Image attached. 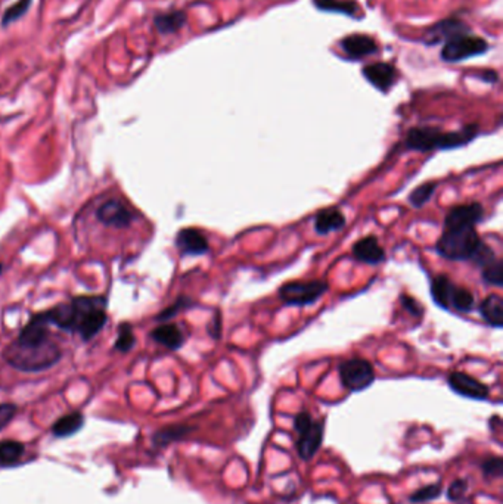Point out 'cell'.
I'll return each mask as SVG.
<instances>
[{
    "mask_svg": "<svg viewBox=\"0 0 503 504\" xmlns=\"http://www.w3.org/2000/svg\"><path fill=\"white\" fill-rule=\"evenodd\" d=\"M2 270H4V266H2V263H0V274H2Z\"/></svg>",
    "mask_w": 503,
    "mask_h": 504,
    "instance_id": "39",
    "label": "cell"
},
{
    "mask_svg": "<svg viewBox=\"0 0 503 504\" xmlns=\"http://www.w3.org/2000/svg\"><path fill=\"white\" fill-rule=\"evenodd\" d=\"M346 217L338 207H329L319 211L314 217V230L319 235L338 232L346 226Z\"/></svg>",
    "mask_w": 503,
    "mask_h": 504,
    "instance_id": "17",
    "label": "cell"
},
{
    "mask_svg": "<svg viewBox=\"0 0 503 504\" xmlns=\"http://www.w3.org/2000/svg\"><path fill=\"white\" fill-rule=\"evenodd\" d=\"M470 488V483L467 479H456L451 483V487L447 488V498L451 501H460L465 498V494H467Z\"/></svg>",
    "mask_w": 503,
    "mask_h": 504,
    "instance_id": "34",
    "label": "cell"
},
{
    "mask_svg": "<svg viewBox=\"0 0 503 504\" xmlns=\"http://www.w3.org/2000/svg\"><path fill=\"white\" fill-rule=\"evenodd\" d=\"M475 306V298L470 289H465L458 286L455 291V295L452 298V306L451 308L459 311V313H470Z\"/></svg>",
    "mask_w": 503,
    "mask_h": 504,
    "instance_id": "28",
    "label": "cell"
},
{
    "mask_svg": "<svg viewBox=\"0 0 503 504\" xmlns=\"http://www.w3.org/2000/svg\"><path fill=\"white\" fill-rule=\"evenodd\" d=\"M136 344V336L133 333L132 326L128 323H123L118 327V335L117 340L114 342V348L120 352H128Z\"/></svg>",
    "mask_w": 503,
    "mask_h": 504,
    "instance_id": "29",
    "label": "cell"
},
{
    "mask_svg": "<svg viewBox=\"0 0 503 504\" xmlns=\"http://www.w3.org/2000/svg\"><path fill=\"white\" fill-rule=\"evenodd\" d=\"M447 383H449L453 392L465 398L482 401L487 400L490 396V389L487 385H484L478 379L463 371H452L449 378H447Z\"/></svg>",
    "mask_w": 503,
    "mask_h": 504,
    "instance_id": "11",
    "label": "cell"
},
{
    "mask_svg": "<svg viewBox=\"0 0 503 504\" xmlns=\"http://www.w3.org/2000/svg\"><path fill=\"white\" fill-rule=\"evenodd\" d=\"M328 292V282L316 280H294L279 288V298L287 306L306 307L314 304Z\"/></svg>",
    "mask_w": 503,
    "mask_h": 504,
    "instance_id": "7",
    "label": "cell"
},
{
    "mask_svg": "<svg viewBox=\"0 0 503 504\" xmlns=\"http://www.w3.org/2000/svg\"><path fill=\"white\" fill-rule=\"evenodd\" d=\"M437 183L436 181H426L421 186H418L416 189L412 191V194L409 195V202L412 203V207L415 208H421L426 202H430L436 189H437Z\"/></svg>",
    "mask_w": 503,
    "mask_h": 504,
    "instance_id": "26",
    "label": "cell"
},
{
    "mask_svg": "<svg viewBox=\"0 0 503 504\" xmlns=\"http://www.w3.org/2000/svg\"><path fill=\"white\" fill-rule=\"evenodd\" d=\"M353 257L365 264H380L385 259V251L375 236L359 239L351 248Z\"/></svg>",
    "mask_w": 503,
    "mask_h": 504,
    "instance_id": "16",
    "label": "cell"
},
{
    "mask_svg": "<svg viewBox=\"0 0 503 504\" xmlns=\"http://www.w3.org/2000/svg\"><path fill=\"white\" fill-rule=\"evenodd\" d=\"M191 431H192V427L184 426V425L170 426V427H165V429H162V431L157 432L154 437V441L157 442V445L162 447V445H167L173 441L184 438Z\"/></svg>",
    "mask_w": 503,
    "mask_h": 504,
    "instance_id": "25",
    "label": "cell"
},
{
    "mask_svg": "<svg viewBox=\"0 0 503 504\" xmlns=\"http://www.w3.org/2000/svg\"><path fill=\"white\" fill-rule=\"evenodd\" d=\"M186 21H188V15L183 11H172L165 13H158L154 18V26L160 34H175L180 31Z\"/></svg>",
    "mask_w": 503,
    "mask_h": 504,
    "instance_id": "22",
    "label": "cell"
},
{
    "mask_svg": "<svg viewBox=\"0 0 503 504\" xmlns=\"http://www.w3.org/2000/svg\"><path fill=\"white\" fill-rule=\"evenodd\" d=\"M176 247L182 255H192V257L204 255L210 248L206 235H204L201 230L192 228L182 229L176 235Z\"/></svg>",
    "mask_w": 503,
    "mask_h": 504,
    "instance_id": "15",
    "label": "cell"
},
{
    "mask_svg": "<svg viewBox=\"0 0 503 504\" xmlns=\"http://www.w3.org/2000/svg\"><path fill=\"white\" fill-rule=\"evenodd\" d=\"M338 46L343 50L346 58L353 62L362 61L372 55H377L380 50L378 42L374 37L363 33H355L343 37L338 42Z\"/></svg>",
    "mask_w": 503,
    "mask_h": 504,
    "instance_id": "10",
    "label": "cell"
},
{
    "mask_svg": "<svg viewBox=\"0 0 503 504\" xmlns=\"http://www.w3.org/2000/svg\"><path fill=\"white\" fill-rule=\"evenodd\" d=\"M62 351L52 340L40 344H26L16 340L4 351V359L21 371H42L61 360Z\"/></svg>",
    "mask_w": 503,
    "mask_h": 504,
    "instance_id": "3",
    "label": "cell"
},
{
    "mask_svg": "<svg viewBox=\"0 0 503 504\" xmlns=\"http://www.w3.org/2000/svg\"><path fill=\"white\" fill-rule=\"evenodd\" d=\"M481 276H482V280L486 284H489L492 286L502 288L503 286V263H502V259L496 258V259L492 261V263L481 267Z\"/></svg>",
    "mask_w": 503,
    "mask_h": 504,
    "instance_id": "27",
    "label": "cell"
},
{
    "mask_svg": "<svg viewBox=\"0 0 503 504\" xmlns=\"http://www.w3.org/2000/svg\"><path fill=\"white\" fill-rule=\"evenodd\" d=\"M480 314L487 325L500 329L503 326V300L497 293H492L481 301Z\"/></svg>",
    "mask_w": 503,
    "mask_h": 504,
    "instance_id": "21",
    "label": "cell"
},
{
    "mask_svg": "<svg viewBox=\"0 0 503 504\" xmlns=\"http://www.w3.org/2000/svg\"><path fill=\"white\" fill-rule=\"evenodd\" d=\"M16 415V405L13 404H0V431L5 426H8V423L15 418Z\"/></svg>",
    "mask_w": 503,
    "mask_h": 504,
    "instance_id": "35",
    "label": "cell"
},
{
    "mask_svg": "<svg viewBox=\"0 0 503 504\" xmlns=\"http://www.w3.org/2000/svg\"><path fill=\"white\" fill-rule=\"evenodd\" d=\"M294 429L297 432L298 457L304 461L311 460L324 442V422L314 420L307 412H300L294 418Z\"/></svg>",
    "mask_w": 503,
    "mask_h": 504,
    "instance_id": "5",
    "label": "cell"
},
{
    "mask_svg": "<svg viewBox=\"0 0 503 504\" xmlns=\"http://www.w3.org/2000/svg\"><path fill=\"white\" fill-rule=\"evenodd\" d=\"M456 288L458 286L453 284V280L449 276L446 274L436 276L431 280V296L434 303L444 310H451L452 298L455 295Z\"/></svg>",
    "mask_w": 503,
    "mask_h": 504,
    "instance_id": "18",
    "label": "cell"
},
{
    "mask_svg": "<svg viewBox=\"0 0 503 504\" xmlns=\"http://www.w3.org/2000/svg\"><path fill=\"white\" fill-rule=\"evenodd\" d=\"M31 4H33V0H18V2H15L13 5H11V6L5 11L4 16H2V26H4V27H8V26H11L12 23L20 20L21 16H24V15L27 13V11L30 9Z\"/></svg>",
    "mask_w": 503,
    "mask_h": 504,
    "instance_id": "30",
    "label": "cell"
},
{
    "mask_svg": "<svg viewBox=\"0 0 503 504\" xmlns=\"http://www.w3.org/2000/svg\"><path fill=\"white\" fill-rule=\"evenodd\" d=\"M471 31L472 30L467 23L459 20V18L451 16V18H444V20L436 23L434 26H431L430 28H428L425 31V34L422 35L421 42L425 46L431 47V46H437V45L446 43L447 40L453 39L455 35H459V34H463V33H471Z\"/></svg>",
    "mask_w": 503,
    "mask_h": 504,
    "instance_id": "9",
    "label": "cell"
},
{
    "mask_svg": "<svg viewBox=\"0 0 503 504\" xmlns=\"http://www.w3.org/2000/svg\"><path fill=\"white\" fill-rule=\"evenodd\" d=\"M482 240L475 228L444 229L436 244V251L440 257L451 261L472 259Z\"/></svg>",
    "mask_w": 503,
    "mask_h": 504,
    "instance_id": "4",
    "label": "cell"
},
{
    "mask_svg": "<svg viewBox=\"0 0 503 504\" xmlns=\"http://www.w3.org/2000/svg\"><path fill=\"white\" fill-rule=\"evenodd\" d=\"M338 376L344 388L351 392H360L375 381V370L365 359H348L340 363Z\"/></svg>",
    "mask_w": 503,
    "mask_h": 504,
    "instance_id": "8",
    "label": "cell"
},
{
    "mask_svg": "<svg viewBox=\"0 0 503 504\" xmlns=\"http://www.w3.org/2000/svg\"><path fill=\"white\" fill-rule=\"evenodd\" d=\"M220 332H221V325H220V317L219 314L214 317L213 322L209 326V333L213 336V338L219 340L220 338Z\"/></svg>",
    "mask_w": 503,
    "mask_h": 504,
    "instance_id": "38",
    "label": "cell"
},
{
    "mask_svg": "<svg viewBox=\"0 0 503 504\" xmlns=\"http://www.w3.org/2000/svg\"><path fill=\"white\" fill-rule=\"evenodd\" d=\"M153 340L158 344H161L162 347L169 348L172 351H176L179 348H182V345L184 344V333L183 330L173 323H165L158 326L157 329H154L151 332Z\"/></svg>",
    "mask_w": 503,
    "mask_h": 504,
    "instance_id": "20",
    "label": "cell"
},
{
    "mask_svg": "<svg viewBox=\"0 0 503 504\" xmlns=\"http://www.w3.org/2000/svg\"><path fill=\"white\" fill-rule=\"evenodd\" d=\"M475 77L480 79L484 83H497L499 82V72H496L494 69H482L481 72L475 74Z\"/></svg>",
    "mask_w": 503,
    "mask_h": 504,
    "instance_id": "37",
    "label": "cell"
},
{
    "mask_svg": "<svg viewBox=\"0 0 503 504\" xmlns=\"http://www.w3.org/2000/svg\"><path fill=\"white\" fill-rule=\"evenodd\" d=\"M24 454V445L18 441L5 439L0 441V466H8L21 459Z\"/></svg>",
    "mask_w": 503,
    "mask_h": 504,
    "instance_id": "24",
    "label": "cell"
},
{
    "mask_svg": "<svg viewBox=\"0 0 503 504\" xmlns=\"http://www.w3.org/2000/svg\"><path fill=\"white\" fill-rule=\"evenodd\" d=\"M443 494V485L441 483H430L425 485L422 488H418L416 491H414L409 497L412 503H428L437 500L438 497H441Z\"/></svg>",
    "mask_w": 503,
    "mask_h": 504,
    "instance_id": "31",
    "label": "cell"
},
{
    "mask_svg": "<svg viewBox=\"0 0 503 504\" xmlns=\"http://www.w3.org/2000/svg\"><path fill=\"white\" fill-rule=\"evenodd\" d=\"M489 50L490 45L486 39L472 34V31L463 33L441 45L440 60L447 64H458L475 58V56L486 55Z\"/></svg>",
    "mask_w": 503,
    "mask_h": 504,
    "instance_id": "6",
    "label": "cell"
},
{
    "mask_svg": "<svg viewBox=\"0 0 503 504\" xmlns=\"http://www.w3.org/2000/svg\"><path fill=\"white\" fill-rule=\"evenodd\" d=\"M84 423V418L82 413L74 412L60 418L52 426V434L57 438H68L79 432Z\"/></svg>",
    "mask_w": 503,
    "mask_h": 504,
    "instance_id": "23",
    "label": "cell"
},
{
    "mask_svg": "<svg viewBox=\"0 0 503 504\" xmlns=\"http://www.w3.org/2000/svg\"><path fill=\"white\" fill-rule=\"evenodd\" d=\"M192 306H194L192 300H189V298H186V296H180V298H177V301H176L173 306H170L169 308L162 310V311L158 314L157 320H160V322L170 320V319H173L175 315H177L182 310H186V308H189V307H192Z\"/></svg>",
    "mask_w": 503,
    "mask_h": 504,
    "instance_id": "32",
    "label": "cell"
},
{
    "mask_svg": "<svg viewBox=\"0 0 503 504\" xmlns=\"http://www.w3.org/2000/svg\"><path fill=\"white\" fill-rule=\"evenodd\" d=\"M366 82L381 93H388L397 83V68L389 62H372L362 68Z\"/></svg>",
    "mask_w": 503,
    "mask_h": 504,
    "instance_id": "12",
    "label": "cell"
},
{
    "mask_svg": "<svg viewBox=\"0 0 503 504\" xmlns=\"http://www.w3.org/2000/svg\"><path fill=\"white\" fill-rule=\"evenodd\" d=\"M484 218V207L478 202L458 205L444 218V229L475 228Z\"/></svg>",
    "mask_w": 503,
    "mask_h": 504,
    "instance_id": "13",
    "label": "cell"
},
{
    "mask_svg": "<svg viewBox=\"0 0 503 504\" xmlns=\"http://www.w3.org/2000/svg\"><path fill=\"white\" fill-rule=\"evenodd\" d=\"M98 220L109 228H128L132 224L133 215L126 205L120 199H109L105 203H102L96 211Z\"/></svg>",
    "mask_w": 503,
    "mask_h": 504,
    "instance_id": "14",
    "label": "cell"
},
{
    "mask_svg": "<svg viewBox=\"0 0 503 504\" xmlns=\"http://www.w3.org/2000/svg\"><path fill=\"white\" fill-rule=\"evenodd\" d=\"M106 300L104 296H77L68 304H58L45 311L50 326L77 333L83 341H90L106 323Z\"/></svg>",
    "mask_w": 503,
    "mask_h": 504,
    "instance_id": "1",
    "label": "cell"
},
{
    "mask_svg": "<svg viewBox=\"0 0 503 504\" xmlns=\"http://www.w3.org/2000/svg\"><path fill=\"white\" fill-rule=\"evenodd\" d=\"M400 301H402V306L404 307V310L409 313V314H412L415 317H419L422 315V306L414 300L412 296H407V295H402L400 296Z\"/></svg>",
    "mask_w": 503,
    "mask_h": 504,
    "instance_id": "36",
    "label": "cell"
},
{
    "mask_svg": "<svg viewBox=\"0 0 503 504\" xmlns=\"http://www.w3.org/2000/svg\"><path fill=\"white\" fill-rule=\"evenodd\" d=\"M313 5L326 13H340L350 18L362 16V8L356 0H313Z\"/></svg>",
    "mask_w": 503,
    "mask_h": 504,
    "instance_id": "19",
    "label": "cell"
},
{
    "mask_svg": "<svg viewBox=\"0 0 503 504\" xmlns=\"http://www.w3.org/2000/svg\"><path fill=\"white\" fill-rule=\"evenodd\" d=\"M478 136V124L465 125L458 132H441L436 127H414L407 132L404 145L411 151L430 152L468 145Z\"/></svg>",
    "mask_w": 503,
    "mask_h": 504,
    "instance_id": "2",
    "label": "cell"
},
{
    "mask_svg": "<svg viewBox=\"0 0 503 504\" xmlns=\"http://www.w3.org/2000/svg\"><path fill=\"white\" fill-rule=\"evenodd\" d=\"M481 469L487 479L500 478L503 474V460L500 457H489L481 463Z\"/></svg>",
    "mask_w": 503,
    "mask_h": 504,
    "instance_id": "33",
    "label": "cell"
}]
</instances>
